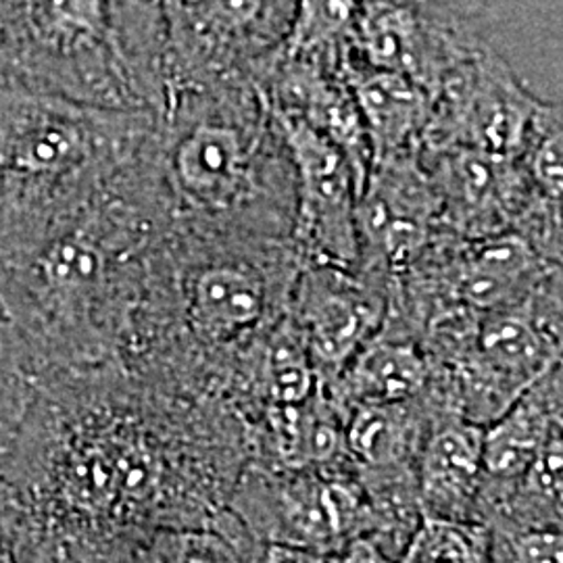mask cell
Instances as JSON below:
<instances>
[{"instance_id":"30bf717a","label":"cell","mask_w":563,"mask_h":563,"mask_svg":"<svg viewBox=\"0 0 563 563\" xmlns=\"http://www.w3.org/2000/svg\"><path fill=\"white\" fill-rule=\"evenodd\" d=\"M437 418L426 393L411 401L357 407L344 426L346 460L360 478L418 474V460Z\"/></svg>"},{"instance_id":"9c48e42d","label":"cell","mask_w":563,"mask_h":563,"mask_svg":"<svg viewBox=\"0 0 563 563\" xmlns=\"http://www.w3.org/2000/svg\"><path fill=\"white\" fill-rule=\"evenodd\" d=\"M558 420L560 402L549 374L534 384L504 418L486 428L481 522H486L522 483Z\"/></svg>"},{"instance_id":"9a60e30c","label":"cell","mask_w":563,"mask_h":563,"mask_svg":"<svg viewBox=\"0 0 563 563\" xmlns=\"http://www.w3.org/2000/svg\"><path fill=\"white\" fill-rule=\"evenodd\" d=\"M174 169L181 192L205 207H228L239 201L249 181L241 134L216 123L197 125L181 139Z\"/></svg>"},{"instance_id":"7c38bea8","label":"cell","mask_w":563,"mask_h":563,"mask_svg":"<svg viewBox=\"0 0 563 563\" xmlns=\"http://www.w3.org/2000/svg\"><path fill=\"white\" fill-rule=\"evenodd\" d=\"M432 380V362L409 339L380 336L367 342L336 383L322 386L344 416L357 407L393 405L422 397Z\"/></svg>"},{"instance_id":"2e32d148","label":"cell","mask_w":563,"mask_h":563,"mask_svg":"<svg viewBox=\"0 0 563 563\" xmlns=\"http://www.w3.org/2000/svg\"><path fill=\"white\" fill-rule=\"evenodd\" d=\"M30 113L4 111L2 167L13 176H59L76 167L84 155L80 128L48 109L30 107Z\"/></svg>"},{"instance_id":"3957f363","label":"cell","mask_w":563,"mask_h":563,"mask_svg":"<svg viewBox=\"0 0 563 563\" xmlns=\"http://www.w3.org/2000/svg\"><path fill=\"white\" fill-rule=\"evenodd\" d=\"M443 15L430 4L365 2L355 21L365 65L401 74L437 102L446 80L484 48L460 21Z\"/></svg>"},{"instance_id":"d4e9b609","label":"cell","mask_w":563,"mask_h":563,"mask_svg":"<svg viewBox=\"0 0 563 563\" xmlns=\"http://www.w3.org/2000/svg\"><path fill=\"white\" fill-rule=\"evenodd\" d=\"M269 549H272V558L276 563H302L301 551L282 549V547H269Z\"/></svg>"},{"instance_id":"603a6c76","label":"cell","mask_w":563,"mask_h":563,"mask_svg":"<svg viewBox=\"0 0 563 563\" xmlns=\"http://www.w3.org/2000/svg\"><path fill=\"white\" fill-rule=\"evenodd\" d=\"M46 280L57 288L76 290L92 284L101 272V253L92 242L65 241L57 244L44 262Z\"/></svg>"},{"instance_id":"7a4b0ae2","label":"cell","mask_w":563,"mask_h":563,"mask_svg":"<svg viewBox=\"0 0 563 563\" xmlns=\"http://www.w3.org/2000/svg\"><path fill=\"white\" fill-rule=\"evenodd\" d=\"M543 104L484 46L444 84L423 146L430 155L463 146L523 162Z\"/></svg>"},{"instance_id":"d6986e66","label":"cell","mask_w":563,"mask_h":563,"mask_svg":"<svg viewBox=\"0 0 563 563\" xmlns=\"http://www.w3.org/2000/svg\"><path fill=\"white\" fill-rule=\"evenodd\" d=\"M523 165L537 195L563 218V102H544Z\"/></svg>"},{"instance_id":"484cf974","label":"cell","mask_w":563,"mask_h":563,"mask_svg":"<svg viewBox=\"0 0 563 563\" xmlns=\"http://www.w3.org/2000/svg\"><path fill=\"white\" fill-rule=\"evenodd\" d=\"M2 563H15V560L11 558V553L4 551V549H2Z\"/></svg>"},{"instance_id":"cb8c5ba5","label":"cell","mask_w":563,"mask_h":563,"mask_svg":"<svg viewBox=\"0 0 563 563\" xmlns=\"http://www.w3.org/2000/svg\"><path fill=\"white\" fill-rule=\"evenodd\" d=\"M301 558L302 563H399L374 539H360L339 553L330 555H313L301 551Z\"/></svg>"},{"instance_id":"ffe728a7","label":"cell","mask_w":563,"mask_h":563,"mask_svg":"<svg viewBox=\"0 0 563 563\" xmlns=\"http://www.w3.org/2000/svg\"><path fill=\"white\" fill-rule=\"evenodd\" d=\"M128 563H242V558L216 530H159L134 549Z\"/></svg>"},{"instance_id":"7402d4cb","label":"cell","mask_w":563,"mask_h":563,"mask_svg":"<svg viewBox=\"0 0 563 563\" xmlns=\"http://www.w3.org/2000/svg\"><path fill=\"white\" fill-rule=\"evenodd\" d=\"M495 563H563V528H493Z\"/></svg>"},{"instance_id":"52a82bcc","label":"cell","mask_w":563,"mask_h":563,"mask_svg":"<svg viewBox=\"0 0 563 563\" xmlns=\"http://www.w3.org/2000/svg\"><path fill=\"white\" fill-rule=\"evenodd\" d=\"M558 272L523 234L505 232L465 241L444 269V282L455 307L490 313L534 299Z\"/></svg>"},{"instance_id":"8992f818","label":"cell","mask_w":563,"mask_h":563,"mask_svg":"<svg viewBox=\"0 0 563 563\" xmlns=\"http://www.w3.org/2000/svg\"><path fill=\"white\" fill-rule=\"evenodd\" d=\"M441 216L437 186L413 155L376 163L357 207L360 242L374 262L405 269L422 257Z\"/></svg>"},{"instance_id":"e0dca14e","label":"cell","mask_w":563,"mask_h":563,"mask_svg":"<svg viewBox=\"0 0 563 563\" xmlns=\"http://www.w3.org/2000/svg\"><path fill=\"white\" fill-rule=\"evenodd\" d=\"M263 311L262 282L241 267H209L195 280L190 316L207 341H223L257 322Z\"/></svg>"},{"instance_id":"5bb4252c","label":"cell","mask_w":563,"mask_h":563,"mask_svg":"<svg viewBox=\"0 0 563 563\" xmlns=\"http://www.w3.org/2000/svg\"><path fill=\"white\" fill-rule=\"evenodd\" d=\"M309 360L322 386L339 380L380 322V305L351 288L311 295L305 305Z\"/></svg>"},{"instance_id":"ac0fdd59","label":"cell","mask_w":563,"mask_h":563,"mask_svg":"<svg viewBox=\"0 0 563 563\" xmlns=\"http://www.w3.org/2000/svg\"><path fill=\"white\" fill-rule=\"evenodd\" d=\"M399 563H495L493 528L423 518Z\"/></svg>"},{"instance_id":"277c9868","label":"cell","mask_w":563,"mask_h":563,"mask_svg":"<svg viewBox=\"0 0 563 563\" xmlns=\"http://www.w3.org/2000/svg\"><path fill=\"white\" fill-rule=\"evenodd\" d=\"M430 178L441 197V223L463 241L516 232L537 201L523 162L476 148H446L430 155Z\"/></svg>"},{"instance_id":"8fae6325","label":"cell","mask_w":563,"mask_h":563,"mask_svg":"<svg viewBox=\"0 0 563 563\" xmlns=\"http://www.w3.org/2000/svg\"><path fill=\"white\" fill-rule=\"evenodd\" d=\"M349 88L372 142L374 165L413 155L434 115V99L420 84L365 65L349 69Z\"/></svg>"},{"instance_id":"5b68a950","label":"cell","mask_w":563,"mask_h":563,"mask_svg":"<svg viewBox=\"0 0 563 563\" xmlns=\"http://www.w3.org/2000/svg\"><path fill=\"white\" fill-rule=\"evenodd\" d=\"M301 181V228L330 262L351 265L362 255L357 207L363 186L351 159L323 132L276 113Z\"/></svg>"},{"instance_id":"44dd1931","label":"cell","mask_w":563,"mask_h":563,"mask_svg":"<svg viewBox=\"0 0 563 563\" xmlns=\"http://www.w3.org/2000/svg\"><path fill=\"white\" fill-rule=\"evenodd\" d=\"M362 4L357 2H302L290 34V55L311 53L313 48L339 38L355 25Z\"/></svg>"},{"instance_id":"4fadbf2b","label":"cell","mask_w":563,"mask_h":563,"mask_svg":"<svg viewBox=\"0 0 563 563\" xmlns=\"http://www.w3.org/2000/svg\"><path fill=\"white\" fill-rule=\"evenodd\" d=\"M346 416L322 386L301 405L267 407L263 426V465L301 472L346 462Z\"/></svg>"},{"instance_id":"6da1fadb","label":"cell","mask_w":563,"mask_h":563,"mask_svg":"<svg viewBox=\"0 0 563 563\" xmlns=\"http://www.w3.org/2000/svg\"><path fill=\"white\" fill-rule=\"evenodd\" d=\"M225 509L260 543L313 555L339 553L376 537L372 505L349 460L301 472L251 463Z\"/></svg>"},{"instance_id":"ba28073f","label":"cell","mask_w":563,"mask_h":563,"mask_svg":"<svg viewBox=\"0 0 563 563\" xmlns=\"http://www.w3.org/2000/svg\"><path fill=\"white\" fill-rule=\"evenodd\" d=\"M486 428L457 416H439L418 460L423 518L481 522Z\"/></svg>"}]
</instances>
